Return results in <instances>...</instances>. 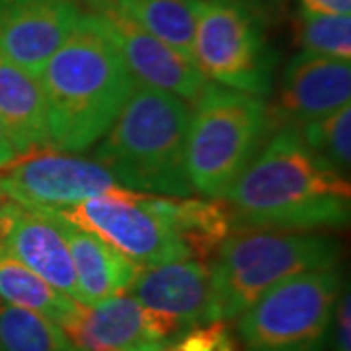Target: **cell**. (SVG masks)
<instances>
[{"mask_svg":"<svg viewBox=\"0 0 351 351\" xmlns=\"http://www.w3.org/2000/svg\"><path fill=\"white\" fill-rule=\"evenodd\" d=\"M0 188L8 199L25 207H69L94 197L147 195L123 188L96 160L53 151L29 152L0 168Z\"/></svg>","mask_w":351,"mask_h":351,"instance_id":"8","label":"cell"},{"mask_svg":"<svg viewBox=\"0 0 351 351\" xmlns=\"http://www.w3.org/2000/svg\"><path fill=\"white\" fill-rule=\"evenodd\" d=\"M341 250V240L328 232L232 230L211 265L207 322L239 318L289 277L339 265Z\"/></svg>","mask_w":351,"mask_h":351,"instance_id":"4","label":"cell"},{"mask_svg":"<svg viewBox=\"0 0 351 351\" xmlns=\"http://www.w3.org/2000/svg\"><path fill=\"white\" fill-rule=\"evenodd\" d=\"M330 339H332L334 351H351V293H350V287L341 289L338 301H336Z\"/></svg>","mask_w":351,"mask_h":351,"instance_id":"25","label":"cell"},{"mask_svg":"<svg viewBox=\"0 0 351 351\" xmlns=\"http://www.w3.org/2000/svg\"><path fill=\"white\" fill-rule=\"evenodd\" d=\"M263 29L262 20L237 0H201L193 63L209 82L267 98L277 57Z\"/></svg>","mask_w":351,"mask_h":351,"instance_id":"7","label":"cell"},{"mask_svg":"<svg viewBox=\"0 0 351 351\" xmlns=\"http://www.w3.org/2000/svg\"><path fill=\"white\" fill-rule=\"evenodd\" d=\"M112 38L129 73L141 86L170 92L186 101L197 100L209 84L197 64L182 57L108 0H84Z\"/></svg>","mask_w":351,"mask_h":351,"instance_id":"10","label":"cell"},{"mask_svg":"<svg viewBox=\"0 0 351 351\" xmlns=\"http://www.w3.org/2000/svg\"><path fill=\"white\" fill-rule=\"evenodd\" d=\"M269 131L274 123L265 98L209 82L193 101L189 119L186 164L193 191L223 199Z\"/></svg>","mask_w":351,"mask_h":351,"instance_id":"5","label":"cell"},{"mask_svg":"<svg viewBox=\"0 0 351 351\" xmlns=\"http://www.w3.org/2000/svg\"><path fill=\"white\" fill-rule=\"evenodd\" d=\"M191 108L170 92L137 84L108 133L96 143V162L123 188L189 197L186 164Z\"/></svg>","mask_w":351,"mask_h":351,"instance_id":"3","label":"cell"},{"mask_svg":"<svg viewBox=\"0 0 351 351\" xmlns=\"http://www.w3.org/2000/svg\"><path fill=\"white\" fill-rule=\"evenodd\" d=\"M0 299L14 306L27 308L61 324L69 318L78 302L43 281L24 263L0 246Z\"/></svg>","mask_w":351,"mask_h":351,"instance_id":"20","label":"cell"},{"mask_svg":"<svg viewBox=\"0 0 351 351\" xmlns=\"http://www.w3.org/2000/svg\"><path fill=\"white\" fill-rule=\"evenodd\" d=\"M0 123L18 156L49 145L47 104L38 76L0 53Z\"/></svg>","mask_w":351,"mask_h":351,"instance_id":"17","label":"cell"},{"mask_svg":"<svg viewBox=\"0 0 351 351\" xmlns=\"http://www.w3.org/2000/svg\"><path fill=\"white\" fill-rule=\"evenodd\" d=\"M16 158H18V154L14 151L12 143H10V138L6 135L4 127L0 123V168L8 166V164L14 162Z\"/></svg>","mask_w":351,"mask_h":351,"instance_id":"28","label":"cell"},{"mask_svg":"<svg viewBox=\"0 0 351 351\" xmlns=\"http://www.w3.org/2000/svg\"><path fill=\"white\" fill-rule=\"evenodd\" d=\"M295 39L302 51L334 59H351L350 14L299 12L295 22Z\"/></svg>","mask_w":351,"mask_h":351,"instance_id":"23","label":"cell"},{"mask_svg":"<svg viewBox=\"0 0 351 351\" xmlns=\"http://www.w3.org/2000/svg\"><path fill=\"white\" fill-rule=\"evenodd\" d=\"M341 289L339 265L304 271L267 289L239 316L244 351H326Z\"/></svg>","mask_w":351,"mask_h":351,"instance_id":"6","label":"cell"},{"mask_svg":"<svg viewBox=\"0 0 351 351\" xmlns=\"http://www.w3.org/2000/svg\"><path fill=\"white\" fill-rule=\"evenodd\" d=\"M59 326L76 351H164L170 343L131 293L78 302Z\"/></svg>","mask_w":351,"mask_h":351,"instance_id":"15","label":"cell"},{"mask_svg":"<svg viewBox=\"0 0 351 351\" xmlns=\"http://www.w3.org/2000/svg\"><path fill=\"white\" fill-rule=\"evenodd\" d=\"M55 221L71 252L80 304H96L129 293L138 271L143 269L141 265L84 228L71 225L59 217H55Z\"/></svg>","mask_w":351,"mask_h":351,"instance_id":"16","label":"cell"},{"mask_svg":"<svg viewBox=\"0 0 351 351\" xmlns=\"http://www.w3.org/2000/svg\"><path fill=\"white\" fill-rule=\"evenodd\" d=\"M234 230L324 232L351 219V186L306 149L295 127L274 131L225 193Z\"/></svg>","mask_w":351,"mask_h":351,"instance_id":"1","label":"cell"},{"mask_svg":"<svg viewBox=\"0 0 351 351\" xmlns=\"http://www.w3.org/2000/svg\"><path fill=\"white\" fill-rule=\"evenodd\" d=\"M182 57L193 61L201 0H108Z\"/></svg>","mask_w":351,"mask_h":351,"instance_id":"19","label":"cell"},{"mask_svg":"<svg viewBox=\"0 0 351 351\" xmlns=\"http://www.w3.org/2000/svg\"><path fill=\"white\" fill-rule=\"evenodd\" d=\"M0 351H76L59 324L0 299Z\"/></svg>","mask_w":351,"mask_h":351,"instance_id":"21","label":"cell"},{"mask_svg":"<svg viewBox=\"0 0 351 351\" xmlns=\"http://www.w3.org/2000/svg\"><path fill=\"white\" fill-rule=\"evenodd\" d=\"M82 14L78 0H0V53L39 78Z\"/></svg>","mask_w":351,"mask_h":351,"instance_id":"12","label":"cell"},{"mask_svg":"<svg viewBox=\"0 0 351 351\" xmlns=\"http://www.w3.org/2000/svg\"><path fill=\"white\" fill-rule=\"evenodd\" d=\"M129 291L172 343L189 330L207 324L211 265L186 258L143 267Z\"/></svg>","mask_w":351,"mask_h":351,"instance_id":"11","label":"cell"},{"mask_svg":"<svg viewBox=\"0 0 351 351\" xmlns=\"http://www.w3.org/2000/svg\"><path fill=\"white\" fill-rule=\"evenodd\" d=\"M306 149L339 174L348 176L351 162V106L346 104L320 119L295 127Z\"/></svg>","mask_w":351,"mask_h":351,"instance_id":"22","label":"cell"},{"mask_svg":"<svg viewBox=\"0 0 351 351\" xmlns=\"http://www.w3.org/2000/svg\"><path fill=\"white\" fill-rule=\"evenodd\" d=\"M350 61L301 51L285 66L276 110H269L274 131L320 119L350 104Z\"/></svg>","mask_w":351,"mask_h":351,"instance_id":"14","label":"cell"},{"mask_svg":"<svg viewBox=\"0 0 351 351\" xmlns=\"http://www.w3.org/2000/svg\"><path fill=\"white\" fill-rule=\"evenodd\" d=\"M164 351H234V339L225 322H207L168 343Z\"/></svg>","mask_w":351,"mask_h":351,"instance_id":"24","label":"cell"},{"mask_svg":"<svg viewBox=\"0 0 351 351\" xmlns=\"http://www.w3.org/2000/svg\"><path fill=\"white\" fill-rule=\"evenodd\" d=\"M51 149L90 151L113 125L137 80L101 20L84 12L41 71Z\"/></svg>","mask_w":351,"mask_h":351,"instance_id":"2","label":"cell"},{"mask_svg":"<svg viewBox=\"0 0 351 351\" xmlns=\"http://www.w3.org/2000/svg\"><path fill=\"white\" fill-rule=\"evenodd\" d=\"M147 195L138 199L94 197L69 207L36 209H45L66 223L96 234L141 267L191 258L174 230L143 203Z\"/></svg>","mask_w":351,"mask_h":351,"instance_id":"9","label":"cell"},{"mask_svg":"<svg viewBox=\"0 0 351 351\" xmlns=\"http://www.w3.org/2000/svg\"><path fill=\"white\" fill-rule=\"evenodd\" d=\"M302 12L350 14L351 0H299Z\"/></svg>","mask_w":351,"mask_h":351,"instance_id":"27","label":"cell"},{"mask_svg":"<svg viewBox=\"0 0 351 351\" xmlns=\"http://www.w3.org/2000/svg\"><path fill=\"white\" fill-rule=\"evenodd\" d=\"M242 6H246L256 18H260L263 25L276 22L285 8V0H237Z\"/></svg>","mask_w":351,"mask_h":351,"instance_id":"26","label":"cell"},{"mask_svg":"<svg viewBox=\"0 0 351 351\" xmlns=\"http://www.w3.org/2000/svg\"><path fill=\"white\" fill-rule=\"evenodd\" d=\"M6 199H8V197L4 195V191H2V188H0V203H4Z\"/></svg>","mask_w":351,"mask_h":351,"instance_id":"29","label":"cell"},{"mask_svg":"<svg viewBox=\"0 0 351 351\" xmlns=\"http://www.w3.org/2000/svg\"><path fill=\"white\" fill-rule=\"evenodd\" d=\"M0 246L51 287L78 302L71 252L53 215L12 199L0 203Z\"/></svg>","mask_w":351,"mask_h":351,"instance_id":"13","label":"cell"},{"mask_svg":"<svg viewBox=\"0 0 351 351\" xmlns=\"http://www.w3.org/2000/svg\"><path fill=\"white\" fill-rule=\"evenodd\" d=\"M143 203L176 232L191 258L209 260L234 230L223 199L147 195Z\"/></svg>","mask_w":351,"mask_h":351,"instance_id":"18","label":"cell"}]
</instances>
